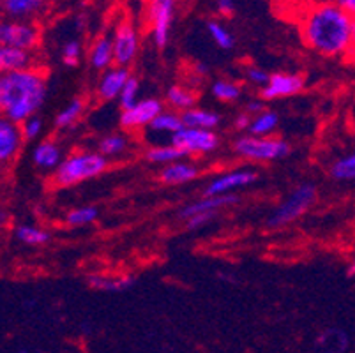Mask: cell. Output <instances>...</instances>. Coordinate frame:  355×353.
Returning <instances> with one entry per match:
<instances>
[{"label": "cell", "instance_id": "obj_1", "mask_svg": "<svg viewBox=\"0 0 355 353\" xmlns=\"http://www.w3.org/2000/svg\"><path fill=\"white\" fill-rule=\"evenodd\" d=\"M354 19L347 11L322 0L301 16V35L306 46L324 57H345L354 51Z\"/></svg>", "mask_w": 355, "mask_h": 353}, {"label": "cell", "instance_id": "obj_2", "mask_svg": "<svg viewBox=\"0 0 355 353\" xmlns=\"http://www.w3.org/2000/svg\"><path fill=\"white\" fill-rule=\"evenodd\" d=\"M46 76L40 69L2 73L0 76V108L8 121L24 124L37 115L46 101Z\"/></svg>", "mask_w": 355, "mask_h": 353}, {"label": "cell", "instance_id": "obj_3", "mask_svg": "<svg viewBox=\"0 0 355 353\" xmlns=\"http://www.w3.org/2000/svg\"><path fill=\"white\" fill-rule=\"evenodd\" d=\"M108 170V157L99 150H80L64 157L62 164L53 171V182L59 187H71L87 182Z\"/></svg>", "mask_w": 355, "mask_h": 353}, {"label": "cell", "instance_id": "obj_4", "mask_svg": "<svg viewBox=\"0 0 355 353\" xmlns=\"http://www.w3.org/2000/svg\"><path fill=\"white\" fill-rule=\"evenodd\" d=\"M239 157L254 163L279 161L290 154V145L276 136H241L234 145Z\"/></svg>", "mask_w": 355, "mask_h": 353}, {"label": "cell", "instance_id": "obj_5", "mask_svg": "<svg viewBox=\"0 0 355 353\" xmlns=\"http://www.w3.org/2000/svg\"><path fill=\"white\" fill-rule=\"evenodd\" d=\"M316 200V187L313 184L306 182L297 186L292 193L283 200L279 205L274 209V212L270 214L267 226L269 228H283V226H288L292 223H295L297 219L304 216L311 205Z\"/></svg>", "mask_w": 355, "mask_h": 353}, {"label": "cell", "instance_id": "obj_6", "mask_svg": "<svg viewBox=\"0 0 355 353\" xmlns=\"http://www.w3.org/2000/svg\"><path fill=\"white\" fill-rule=\"evenodd\" d=\"M177 0H147L145 21L157 48H164L170 41V32L175 18Z\"/></svg>", "mask_w": 355, "mask_h": 353}, {"label": "cell", "instance_id": "obj_7", "mask_svg": "<svg viewBox=\"0 0 355 353\" xmlns=\"http://www.w3.org/2000/svg\"><path fill=\"white\" fill-rule=\"evenodd\" d=\"M41 43V31L34 21L6 19L0 25V44L34 51Z\"/></svg>", "mask_w": 355, "mask_h": 353}, {"label": "cell", "instance_id": "obj_8", "mask_svg": "<svg viewBox=\"0 0 355 353\" xmlns=\"http://www.w3.org/2000/svg\"><path fill=\"white\" fill-rule=\"evenodd\" d=\"M175 147L186 152V155H202L211 154L219 147V136L209 129L186 128L184 126L179 132L170 138Z\"/></svg>", "mask_w": 355, "mask_h": 353}, {"label": "cell", "instance_id": "obj_9", "mask_svg": "<svg viewBox=\"0 0 355 353\" xmlns=\"http://www.w3.org/2000/svg\"><path fill=\"white\" fill-rule=\"evenodd\" d=\"M112 39H114L115 66H131L140 50V34H138L135 24H131L129 19L119 21Z\"/></svg>", "mask_w": 355, "mask_h": 353}, {"label": "cell", "instance_id": "obj_10", "mask_svg": "<svg viewBox=\"0 0 355 353\" xmlns=\"http://www.w3.org/2000/svg\"><path fill=\"white\" fill-rule=\"evenodd\" d=\"M163 112V103L154 97L140 99L133 108L122 110L121 126L125 131H138L150 126V122Z\"/></svg>", "mask_w": 355, "mask_h": 353}, {"label": "cell", "instance_id": "obj_11", "mask_svg": "<svg viewBox=\"0 0 355 353\" xmlns=\"http://www.w3.org/2000/svg\"><path fill=\"white\" fill-rule=\"evenodd\" d=\"M304 78L295 73H274L270 74L269 83L261 89L260 97L263 101L285 99L301 94L304 89Z\"/></svg>", "mask_w": 355, "mask_h": 353}, {"label": "cell", "instance_id": "obj_12", "mask_svg": "<svg viewBox=\"0 0 355 353\" xmlns=\"http://www.w3.org/2000/svg\"><path fill=\"white\" fill-rule=\"evenodd\" d=\"M257 171L248 170V168H239V170L227 171L211 180L205 186L203 196H216V194H230L232 191L248 187L257 180Z\"/></svg>", "mask_w": 355, "mask_h": 353}, {"label": "cell", "instance_id": "obj_13", "mask_svg": "<svg viewBox=\"0 0 355 353\" xmlns=\"http://www.w3.org/2000/svg\"><path fill=\"white\" fill-rule=\"evenodd\" d=\"M239 196L237 194L230 193V194H216V196H202L196 202L188 203V205L184 207L182 210L179 212L180 219H189L196 214H205V212H219L223 209H228L232 205H237L239 203Z\"/></svg>", "mask_w": 355, "mask_h": 353}, {"label": "cell", "instance_id": "obj_14", "mask_svg": "<svg viewBox=\"0 0 355 353\" xmlns=\"http://www.w3.org/2000/svg\"><path fill=\"white\" fill-rule=\"evenodd\" d=\"M131 78L128 67L112 66L110 69L103 71V76L98 83V97L101 101H114L119 99L124 90L125 83Z\"/></svg>", "mask_w": 355, "mask_h": 353}, {"label": "cell", "instance_id": "obj_15", "mask_svg": "<svg viewBox=\"0 0 355 353\" xmlns=\"http://www.w3.org/2000/svg\"><path fill=\"white\" fill-rule=\"evenodd\" d=\"M24 132H21L20 124L2 119L0 121V161L2 163H11L18 152L21 150L24 144Z\"/></svg>", "mask_w": 355, "mask_h": 353}, {"label": "cell", "instance_id": "obj_16", "mask_svg": "<svg viewBox=\"0 0 355 353\" xmlns=\"http://www.w3.org/2000/svg\"><path fill=\"white\" fill-rule=\"evenodd\" d=\"M51 0H2V11L8 19H27L34 21L40 18Z\"/></svg>", "mask_w": 355, "mask_h": 353}, {"label": "cell", "instance_id": "obj_17", "mask_svg": "<svg viewBox=\"0 0 355 353\" xmlns=\"http://www.w3.org/2000/svg\"><path fill=\"white\" fill-rule=\"evenodd\" d=\"M200 177V168L195 163L188 161H177V163L166 164L159 171V180L166 186H182V184L193 182Z\"/></svg>", "mask_w": 355, "mask_h": 353}, {"label": "cell", "instance_id": "obj_18", "mask_svg": "<svg viewBox=\"0 0 355 353\" xmlns=\"http://www.w3.org/2000/svg\"><path fill=\"white\" fill-rule=\"evenodd\" d=\"M62 148L57 141L53 140H44L35 145L32 150V163L35 168L44 171H55L62 164Z\"/></svg>", "mask_w": 355, "mask_h": 353}, {"label": "cell", "instance_id": "obj_19", "mask_svg": "<svg viewBox=\"0 0 355 353\" xmlns=\"http://www.w3.org/2000/svg\"><path fill=\"white\" fill-rule=\"evenodd\" d=\"M34 67V51L21 50V48L0 46V71L2 73H15Z\"/></svg>", "mask_w": 355, "mask_h": 353}, {"label": "cell", "instance_id": "obj_20", "mask_svg": "<svg viewBox=\"0 0 355 353\" xmlns=\"http://www.w3.org/2000/svg\"><path fill=\"white\" fill-rule=\"evenodd\" d=\"M89 64L96 71H106L115 64L114 39L112 35H99L89 50Z\"/></svg>", "mask_w": 355, "mask_h": 353}, {"label": "cell", "instance_id": "obj_21", "mask_svg": "<svg viewBox=\"0 0 355 353\" xmlns=\"http://www.w3.org/2000/svg\"><path fill=\"white\" fill-rule=\"evenodd\" d=\"M350 346V336L343 329H325L322 330L315 341L318 353H347Z\"/></svg>", "mask_w": 355, "mask_h": 353}, {"label": "cell", "instance_id": "obj_22", "mask_svg": "<svg viewBox=\"0 0 355 353\" xmlns=\"http://www.w3.org/2000/svg\"><path fill=\"white\" fill-rule=\"evenodd\" d=\"M87 283L92 290L106 291V293H122V291L129 290L135 286V277L133 276H103V274H90L87 277Z\"/></svg>", "mask_w": 355, "mask_h": 353}, {"label": "cell", "instance_id": "obj_23", "mask_svg": "<svg viewBox=\"0 0 355 353\" xmlns=\"http://www.w3.org/2000/svg\"><path fill=\"white\" fill-rule=\"evenodd\" d=\"M182 121L186 128L209 129V131H214V129L221 124V117L216 112H212V110H203L195 106V108L182 113Z\"/></svg>", "mask_w": 355, "mask_h": 353}, {"label": "cell", "instance_id": "obj_24", "mask_svg": "<svg viewBox=\"0 0 355 353\" xmlns=\"http://www.w3.org/2000/svg\"><path fill=\"white\" fill-rule=\"evenodd\" d=\"M145 157H147L148 163L159 164V166H166V164L182 161L184 157H186V152L180 150L179 147H175V145L170 141V144L150 147L147 152H145Z\"/></svg>", "mask_w": 355, "mask_h": 353}, {"label": "cell", "instance_id": "obj_25", "mask_svg": "<svg viewBox=\"0 0 355 353\" xmlns=\"http://www.w3.org/2000/svg\"><path fill=\"white\" fill-rule=\"evenodd\" d=\"M166 103L175 112H188L196 106L195 90L184 85H173L166 90Z\"/></svg>", "mask_w": 355, "mask_h": 353}, {"label": "cell", "instance_id": "obj_26", "mask_svg": "<svg viewBox=\"0 0 355 353\" xmlns=\"http://www.w3.org/2000/svg\"><path fill=\"white\" fill-rule=\"evenodd\" d=\"M184 128L182 113H177L175 110H163L159 115L150 122L148 129L154 132H163L172 138L175 132H179Z\"/></svg>", "mask_w": 355, "mask_h": 353}, {"label": "cell", "instance_id": "obj_27", "mask_svg": "<svg viewBox=\"0 0 355 353\" xmlns=\"http://www.w3.org/2000/svg\"><path fill=\"white\" fill-rule=\"evenodd\" d=\"M85 99H82V97H74V99H71V101L60 110L59 115L55 117V126L59 129L73 128V126L80 121V117L83 115V112H85Z\"/></svg>", "mask_w": 355, "mask_h": 353}, {"label": "cell", "instance_id": "obj_28", "mask_svg": "<svg viewBox=\"0 0 355 353\" xmlns=\"http://www.w3.org/2000/svg\"><path fill=\"white\" fill-rule=\"evenodd\" d=\"M277 124H279V117H277V113L270 112V110H263V112L253 117L250 129H248V135L272 136V132H276Z\"/></svg>", "mask_w": 355, "mask_h": 353}, {"label": "cell", "instance_id": "obj_29", "mask_svg": "<svg viewBox=\"0 0 355 353\" xmlns=\"http://www.w3.org/2000/svg\"><path fill=\"white\" fill-rule=\"evenodd\" d=\"M329 173L338 182H352V180H355V152L338 157L329 168Z\"/></svg>", "mask_w": 355, "mask_h": 353}, {"label": "cell", "instance_id": "obj_30", "mask_svg": "<svg viewBox=\"0 0 355 353\" xmlns=\"http://www.w3.org/2000/svg\"><path fill=\"white\" fill-rule=\"evenodd\" d=\"M15 237L25 246H44L50 242V233L35 225L16 226Z\"/></svg>", "mask_w": 355, "mask_h": 353}, {"label": "cell", "instance_id": "obj_31", "mask_svg": "<svg viewBox=\"0 0 355 353\" xmlns=\"http://www.w3.org/2000/svg\"><path fill=\"white\" fill-rule=\"evenodd\" d=\"M207 32L211 35V39L218 44L221 50H232L235 44V37L230 32V28L227 25L219 21V19H209L207 21Z\"/></svg>", "mask_w": 355, "mask_h": 353}, {"label": "cell", "instance_id": "obj_32", "mask_svg": "<svg viewBox=\"0 0 355 353\" xmlns=\"http://www.w3.org/2000/svg\"><path fill=\"white\" fill-rule=\"evenodd\" d=\"M211 92L221 103H235L242 96L241 85L230 82V80H218V82H214L211 87Z\"/></svg>", "mask_w": 355, "mask_h": 353}, {"label": "cell", "instance_id": "obj_33", "mask_svg": "<svg viewBox=\"0 0 355 353\" xmlns=\"http://www.w3.org/2000/svg\"><path fill=\"white\" fill-rule=\"evenodd\" d=\"M125 148H128V136L121 135V132L106 135L105 138H101V141L98 145V150L105 157H115V155L124 154Z\"/></svg>", "mask_w": 355, "mask_h": 353}, {"label": "cell", "instance_id": "obj_34", "mask_svg": "<svg viewBox=\"0 0 355 353\" xmlns=\"http://www.w3.org/2000/svg\"><path fill=\"white\" fill-rule=\"evenodd\" d=\"M99 218V210L96 207H78V209H73L66 216V223L69 226H87L90 223H94Z\"/></svg>", "mask_w": 355, "mask_h": 353}, {"label": "cell", "instance_id": "obj_35", "mask_svg": "<svg viewBox=\"0 0 355 353\" xmlns=\"http://www.w3.org/2000/svg\"><path fill=\"white\" fill-rule=\"evenodd\" d=\"M138 101H140V82L135 76H131L121 96H119V105H121L122 110H129L133 108Z\"/></svg>", "mask_w": 355, "mask_h": 353}, {"label": "cell", "instance_id": "obj_36", "mask_svg": "<svg viewBox=\"0 0 355 353\" xmlns=\"http://www.w3.org/2000/svg\"><path fill=\"white\" fill-rule=\"evenodd\" d=\"M80 57H82V43L78 39H69L62 46V62L67 67H76L80 64Z\"/></svg>", "mask_w": 355, "mask_h": 353}, {"label": "cell", "instance_id": "obj_37", "mask_svg": "<svg viewBox=\"0 0 355 353\" xmlns=\"http://www.w3.org/2000/svg\"><path fill=\"white\" fill-rule=\"evenodd\" d=\"M20 128L25 140H37L41 132H43V119L40 115H34L31 119H27L24 124H20Z\"/></svg>", "mask_w": 355, "mask_h": 353}, {"label": "cell", "instance_id": "obj_38", "mask_svg": "<svg viewBox=\"0 0 355 353\" xmlns=\"http://www.w3.org/2000/svg\"><path fill=\"white\" fill-rule=\"evenodd\" d=\"M244 78H246L250 83H253V85L263 89V87L269 83L270 74L267 73L266 69H261V67L258 66H246V69H244Z\"/></svg>", "mask_w": 355, "mask_h": 353}, {"label": "cell", "instance_id": "obj_39", "mask_svg": "<svg viewBox=\"0 0 355 353\" xmlns=\"http://www.w3.org/2000/svg\"><path fill=\"white\" fill-rule=\"evenodd\" d=\"M218 212H205V214H196L193 218L186 219V228L188 230H200L203 226H207L209 223L214 221Z\"/></svg>", "mask_w": 355, "mask_h": 353}, {"label": "cell", "instance_id": "obj_40", "mask_svg": "<svg viewBox=\"0 0 355 353\" xmlns=\"http://www.w3.org/2000/svg\"><path fill=\"white\" fill-rule=\"evenodd\" d=\"M216 11L221 18H232L235 15V0H216Z\"/></svg>", "mask_w": 355, "mask_h": 353}, {"label": "cell", "instance_id": "obj_41", "mask_svg": "<svg viewBox=\"0 0 355 353\" xmlns=\"http://www.w3.org/2000/svg\"><path fill=\"white\" fill-rule=\"evenodd\" d=\"M251 121H253V115H250L248 112H244V113H241V115L235 117L234 126L237 131L248 132V129H250V126H251Z\"/></svg>", "mask_w": 355, "mask_h": 353}, {"label": "cell", "instance_id": "obj_42", "mask_svg": "<svg viewBox=\"0 0 355 353\" xmlns=\"http://www.w3.org/2000/svg\"><path fill=\"white\" fill-rule=\"evenodd\" d=\"M266 110V105H263V99H253V101H250L246 105V112L250 113V115H258V113H261Z\"/></svg>", "mask_w": 355, "mask_h": 353}, {"label": "cell", "instance_id": "obj_43", "mask_svg": "<svg viewBox=\"0 0 355 353\" xmlns=\"http://www.w3.org/2000/svg\"><path fill=\"white\" fill-rule=\"evenodd\" d=\"M331 2H334L338 8L347 11L352 18H355V0H331Z\"/></svg>", "mask_w": 355, "mask_h": 353}, {"label": "cell", "instance_id": "obj_44", "mask_svg": "<svg viewBox=\"0 0 355 353\" xmlns=\"http://www.w3.org/2000/svg\"><path fill=\"white\" fill-rule=\"evenodd\" d=\"M345 274H347L348 279H355V257L352 258L347 264V268H345Z\"/></svg>", "mask_w": 355, "mask_h": 353}, {"label": "cell", "instance_id": "obj_45", "mask_svg": "<svg viewBox=\"0 0 355 353\" xmlns=\"http://www.w3.org/2000/svg\"><path fill=\"white\" fill-rule=\"evenodd\" d=\"M193 69H195V73L198 74V76H207L209 74V67L205 66V64H195Z\"/></svg>", "mask_w": 355, "mask_h": 353}, {"label": "cell", "instance_id": "obj_46", "mask_svg": "<svg viewBox=\"0 0 355 353\" xmlns=\"http://www.w3.org/2000/svg\"><path fill=\"white\" fill-rule=\"evenodd\" d=\"M354 50H355V19H354Z\"/></svg>", "mask_w": 355, "mask_h": 353}]
</instances>
